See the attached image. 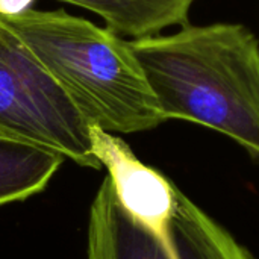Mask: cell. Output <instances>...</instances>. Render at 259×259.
Masks as SVG:
<instances>
[{
    "label": "cell",
    "instance_id": "6da1fadb",
    "mask_svg": "<svg viewBox=\"0 0 259 259\" xmlns=\"http://www.w3.org/2000/svg\"><path fill=\"white\" fill-rule=\"evenodd\" d=\"M167 120L214 129L259 159V42L235 23L129 39Z\"/></svg>",
    "mask_w": 259,
    "mask_h": 259
},
{
    "label": "cell",
    "instance_id": "7a4b0ae2",
    "mask_svg": "<svg viewBox=\"0 0 259 259\" xmlns=\"http://www.w3.org/2000/svg\"><path fill=\"white\" fill-rule=\"evenodd\" d=\"M64 88L90 124L137 134L165 121L131 42L64 9L2 17Z\"/></svg>",
    "mask_w": 259,
    "mask_h": 259
},
{
    "label": "cell",
    "instance_id": "3957f363",
    "mask_svg": "<svg viewBox=\"0 0 259 259\" xmlns=\"http://www.w3.org/2000/svg\"><path fill=\"white\" fill-rule=\"evenodd\" d=\"M88 259H253L223 226L178 188L152 217H137L106 176L90 211Z\"/></svg>",
    "mask_w": 259,
    "mask_h": 259
},
{
    "label": "cell",
    "instance_id": "277c9868",
    "mask_svg": "<svg viewBox=\"0 0 259 259\" xmlns=\"http://www.w3.org/2000/svg\"><path fill=\"white\" fill-rule=\"evenodd\" d=\"M0 134L102 168L90 123L64 88L0 18Z\"/></svg>",
    "mask_w": 259,
    "mask_h": 259
},
{
    "label": "cell",
    "instance_id": "5b68a950",
    "mask_svg": "<svg viewBox=\"0 0 259 259\" xmlns=\"http://www.w3.org/2000/svg\"><path fill=\"white\" fill-rule=\"evenodd\" d=\"M100 15L109 29L132 39L159 35L170 26H185L194 0H61Z\"/></svg>",
    "mask_w": 259,
    "mask_h": 259
},
{
    "label": "cell",
    "instance_id": "8992f818",
    "mask_svg": "<svg viewBox=\"0 0 259 259\" xmlns=\"http://www.w3.org/2000/svg\"><path fill=\"white\" fill-rule=\"evenodd\" d=\"M64 158L52 149L0 134V205L42 191Z\"/></svg>",
    "mask_w": 259,
    "mask_h": 259
},
{
    "label": "cell",
    "instance_id": "52a82bcc",
    "mask_svg": "<svg viewBox=\"0 0 259 259\" xmlns=\"http://www.w3.org/2000/svg\"><path fill=\"white\" fill-rule=\"evenodd\" d=\"M35 0H0V15L9 17V15H18L27 9H30V5Z\"/></svg>",
    "mask_w": 259,
    "mask_h": 259
}]
</instances>
